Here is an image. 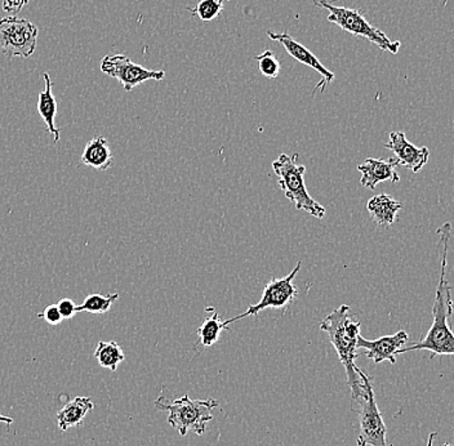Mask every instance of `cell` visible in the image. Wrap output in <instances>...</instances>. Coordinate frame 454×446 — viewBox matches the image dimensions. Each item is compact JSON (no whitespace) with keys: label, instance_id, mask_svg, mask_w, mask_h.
Returning a JSON list of instances; mask_svg holds the SVG:
<instances>
[{"label":"cell","instance_id":"cell-1","mask_svg":"<svg viewBox=\"0 0 454 446\" xmlns=\"http://www.w3.org/2000/svg\"><path fill=\"white\" fill-rule=\"evenodd\" d=\"M440 238L439 246L442 249V265H440V279L435 292V300L433 305V325L428 329L427 334L419 342L403 348L397 352V356L414 349H426L430 351L431 357L454 356V333L450 325V317L453 315V300L450 294V283L447 280L448 251H450V237H452V223H445L438 229Z\"/></svg>","mask_w":454,"mask_h":446},{"label":"cell","instance_id":"cell-2","mask_svg":"<svg viewBox=\"0 0 454 446\" xmlns=\"http://www.w3.org/2000/svg\"><path fill=\"white\" fill-rule=\"evenodd\" d=\"M359 321H355L350 315V307L340 306L325 317L320 324V329L328 334L329 340L336 349L340 363L346 371L348 383L351 388L353 408L367 395L369 388L373 386L372 378L357 368L355 360L357 355V338L360 335Z\"/></svg>","mask_w":454,"mask_h":446},{"label":"cell","instance_id":"cell-3","mask_svg":"<svg viewBox=\"0 0 454 446\" xmlns=\"http://www.w3.org/2000/svg\"><path fill=\"white\" fill-rule=\"evenodd\" d=\"M298 153L288 155L282 153L272 163V169L279 178V186L286 198L294 203L298 210H305L315 218H323L325 215V208L320 206L317 200L311 198L306 189L305 176L306 167L297 163Z\"/></svg>","mask_w":454,"mask_h":446},{"label":"cell","instance_id":"cell-4","mask_svg":"<svg viewBox=\"0 0 454 446\" xmlns=\"http://www.w3.org/2000/svg\"><path fill=\"white\" fill-rule=\"evenodd\" d=\"M220 403L215 400H192L187 395L173 403H164L163 399L155 402L159 411H168V423L181 436L194 433L201 436L206 433L207 423L213 419V409Z\"/></svg>","mask_w":454,"mask_h":446},{"label":"cell","instance_id":"cell-5","mask_svg":"<svg viewBox=\"0 0 454 446\" xmlns=\"http://www.w3.org/2000/svg\"><path fill=\"white\" fill-rule=\"evenodd\" d=\"M314 4L317 7L325 8V10L329 11L326 20L332 22V24L337 25L342 30L348 31L351 35L368 39L369 42L374 43L382 51H388L393 55H396L399 52L402 43L399 41H390V38L383 31L380 30L379 27L369 24L362 11L337 7L329 0H314Z\"/></svg>","mask_w":454,"mask_h":446},{"label":"cell","instance_id":"cell-6","mask_svg":"<svg viewBox=\"0 0 454 446\" xmlns=\"http://www.w3.org/2000/svg\"><path fill=\"white\" fill-rule=\"evenodd\" d=\"M38 27L27 19L8 16L0 19V50L8 59H28L38 41Z\"/></svg>","mask_w":454,"mask_h":446},{"label":"cell","instance_id":"cell-7","mask_svg":"<svg viewBox=\"0 0 454 446\" xmlns=\"http://www.w3.org/2000/svg\"><path fill=\"white\" fill-rule=\"evenodd\" d=\"M301 266H302V263L298 262L294 271L286 275L283 279L275 278V279L270 280L269 283L266 284L265 289H263L260 302L249 306L247 311L243 312L239 317L226 320V328H229V325H231L235 321L246 319V317H255L258 312L263 311V309H284V307L288 306L289 303L294 302V298H296L298 294L294 281L296 279L298 272H300Z\"/></svg>","mask_w":454,"mask_h":446},{"label":"cell","instance_id":"cell-8","mask_svg":"<svg viewBox=\"0 0 454 446\" xmlns=\"http://www.w3.org/2000/svg\"><path fill=\"white\" fill-rule=\"evenodd\" d=\"M353 411L359 413L360 434L356 440L357 446H393L387 442V428L377 406L373 386L357 405L354 406Z\"/></svg>","mask_w":454,"mask_h":446},{"label":"cell","instance_id":"cell-9","mask_svg":"<svg viewBox=\"0 0 454 446\" xmlns=\"http://www.w3.org/2000/svg\"><path fill=\"white\" fill-rule=\"evenodd\" d=\"M101 71L110 78L116 79L126 92H130L147 81H163L166 76L164 71L146 69L124 55L105 56L101 61Z\"/></svg>","mask_w":454,"mask_h":446},{"label":"cell","instance_id":"cell-10","mask_svg":"<svg viewBox=\"0 0 454 446\" xmlns=\"http://www.w3.org/2000/svg\"><path fill=\"white\" fill-rule=\"evenodd\" d=\"M268 36L271 41L279 42L283 45L284 50L288 52V55L294 57L300 64L310 67V69L317 71V73L322 75V81L315 87L312 95H315L317 90L325 92L326 85L334 81V73L323 67L317 56L312 55L305 45L294 41L286 31H284V33H271V31H268Z\"/></svg>","mask_w":454,"mask_h":446},{"label":"cell","instance_id":"cell-11","mask_svg":"<svg viewBox=\"0 0 454 446\" xmlns=\"http://www.w3.org/2000/svg\"><path fill=\"white\" fill-rule=\"evenodd\" d=\"M385 147L394 153L399 166L405 167L413 173H419L430 159V150L411 144L404 132H391Z\"/></svg>","mask_w":454,"mask_h":446},{"label":"cell","instance_id":"cell-12","mask_svg":"<svg viewBox=\"0 0 454 446\" xmlns=\"http://www.w3.org/2000/svg\"><path fill=\"white\" fill-rule=\"evenodd\" d=\"M410 335L405 331H399L393 335H383L379 340H368L362 334L357 338V348L367 349L365 357L373 360L374 363L382 362L396 363L397 352L407 345Z\"/></svg>","mask_w":454,"mask_h":446},{"label":"cell","instance_id":"cell-13","mask_svg":"<svg viewBox=\"0 0 454 446\" xmlns=\"http://www.w3.org/2000/svg\"><path fill=\"white\" fill-rule=\"evenodd\" d=\"M399 166L395 158L374 159L368 158L357 166V170L362 173L360 184L369 190H374L377 184L390 181L397 184L400 176L397 175L396 167Z\"/></svg>","mask_w":454,"mask_h":446},{"label":"cell","instance_id":"cell-14","mask_svg":"<svg viewBox=\"0 0 454 446\" xmlns=\"http://www.w3.org/2000/svg\"><path fill=\"white\" fill-rule=\"evenodd\" d=\"M367 209L377 226L387 229L395 223L397 213L403 209V204L395 200L393 196L381 194L369 199Z\"/></svg>","mask_w":454,"mask_h":446},{"label":"cell","instance_id":"cell-15","mask_svg":"<svg viewBox=\"0 0 454 446\" xmlns=\"http://www.w3.org/2000/svg\"><path fill=\"white\" fill-rule=\"evenodd\" d=\"M113 153L109 142L104 136H96L88 142L82 153L81 161L83 166L92 167L98 172H105L113 166Z\"/></svg>","mask_w":454,"mask_h":446},{"label":"cell","instance_id":"cell-16","mask_svg":"<svg viewBox=\"0 0 454 446\" xmlns=\"http://www.w3.org/2000/svg\"><path fill=\"white\" fill-rule=\"evenodd\" d=\"M93 404L90 397L78 396L70 400L61 411L57 413V425L62 433L69 430L71 427H78L83 423L87 414L92 411Z\"/></svg>","mask_w":454,"mask_h":446},{"label":"cell","instance_id":"cell-17","mask_svg":"<svg viewBox=\"0 0 454 446\" xmlns=\"http://www.w3.org/2000/svg\"><path fill=\"white\" fill-rule=\"evenodd\" d=\"M43 79H44L45 88L43 92L39 93L38 99V113L44 121L45 126L48 128V132L55 138V144L59 142V129L56 127L55 119L57 115V101L55 95L52 92V79L50 74L43 73Z\"/></svg>","mask_w":454,"mask_h":446},{"label":"cell","instance_id":"cell-18","mask_svg":"<svg viewBox=\"0 0 454 446\" xmlns=\"http://www.w3.org/2000/svg\"><path fill=\"white\" fill-rule=\"evenodd\" d=\"M206 311L211 312V317H207L198 329V342L195 348L201 349L211 348L220 340L221 333L226 328L225 321L221 320L220 314L215 307H207Z\"/></svg>","mask_w":454,"mask_h":446},{"label":"cell","instance_id":"cell-19","mask_svg":"<svg viewBox=\"0 0 454 446\" xmlns=\"http://www.w3.org/2000/svg\"><path fill=\"white\" fill-rule=\"evenodd\" d=\"M95 357L102 368L110 369L112 372H115L119 364L126 360L123 349L114 340L99 342L95 351Z\"/></svg>","mask_w":454,"mask_h":446},{"label":"cell","instance_id":"cell-20","mask_svg":"<svg viewBox=\"0 0 454 446\" xmlns=\"http://www.w3.org/2000/svg\"><path fill=\"white\" fill-rule=\"evenodd\" d=\"M119 300V294L109 295L93 293L87 295L82 305L76 306V312H90V314H106L112 309L114 302Z\"/></svg>","mask_w":454,"mask_h":446},{"label":"cell","instance_id":"cell-21","mask_svg":"<svg viewBox=\"0 0 454 446\" xmlns=\"http://www.w3.org/2000/svg\"><path fill=\"white\" fill-rule=\"evenodd\" d=\"M225 0H200L195 8H187L189 12L198 17L200 21L211 22L217 19L223 10Z\"/></svg>","mask_w":454,"mask_h":446},{"label":"cell","instance_id":"cell-22","mask_svg":"<svg viewBox=\"0 0 454 446\" xmlns=\"http://www.w3.org/2000/svg\"><path fill=\"white\" fill-rule=\"evenodd\" d=\"M254 59L258 62V69H260L261 74L265 75L266 78L277 79L279 76L282 67H280L279 59L272 51H265L261 55L255 56Z\"/></svg>","mask_w":454,"mask_h":446},{"label":"cell","instance_id":"cell-23","mask_svg":"<svg viewBox=\"0 0 454 446\" xmlns=\"http://www.w3.org/2000/svg\"><path fill=\"white\" fill-rule=\"evenodd\" d=\"M39 319H43L45 323L50 324V325L56 326L59 324L62 323V317L59 314V309L57 305H50L45 307L44 311L38 314Z\"/></svg>","mask_w":454,"mask_h":446},{"label":"cell","instance_id":"cell-24","mask_svg":"<svg viewBox=\"0 0 454 446\" xmlns=\"http://www.w3.org/2000/svg\"><path fill=\"white\" fill-rule=\"evenodd\" d=\"M59 307V314H61L62 319H73L78 312H76V305L70 298H64L57 303Z\"/></svg>","mask_w":454,"mask_h":446},{"label":"cell","instance_id":"cell-25","mask_svg":"<svg viewBox=\"0 0 454 446\" xmlns=\"http://www.w3.org/2000/svg\"><path fill=\"white\" fill-rule=\"evenodd\" d=\"M30 0H3V11L10 13H19Z\"/></svg>","mask_w":454,"mask_h":446},{"label":"cell","instance_id":"cell-26","mask_svg":"<svg viewBox=\"0 0 454 446\" xmlns=\"http://www.w3.org/2000/svg\"><path fill=\"white\" fill-rule=\"evenodd\" d=\"M0 423H7V425H12L13 419L11 417L3 416L0 414Z\"/></svg>","mask_w":454,"mask_h":446},{"label":"cell","instance_id":"cell-27","mask_svg":"<svg viewBox=\"0 0 454 446\" xmlns=\"http://www.w3.org/2000/svg\"><path fill=\"white\" fill-rule=\"evenodd\" d=\"M436 436H438V433H431L430 434H428L427 445L426 446H433L434 440H435Z\"/></svg>","mask_w":454,"mask_h":446}]
</instances>
